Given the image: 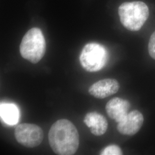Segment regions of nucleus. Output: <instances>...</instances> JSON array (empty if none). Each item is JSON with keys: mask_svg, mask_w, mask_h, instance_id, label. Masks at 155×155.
<instances>
[{"mask_svg": "<svg viewBox=\"0 0 155 155\" xmlns=\"http://www.w3.org/2000/svg\"><path fill=\"white\" fill-rule=\"evenodd\" d=\"M50 147L56 154L74 155L79 148V135L72 122L66 119L56 121L48 133Z\"/></svg>", "mask_w": 155, "mask_h": 155, "instance_id": "f257e3e1", "label": "nucleus"}, {"mask_svg": "<svg viewBox=\"0 0 155 155\" xmlns=\"http://www.w3.org/2000/svg\"><path fill=\"white\" fill-rule=\"evenodd\" d=\"M118 15L122 25L130 31H138L147 20L150 11L142 1L122 3L118 8Z\"/></svg>", "mask_w": 155, "mask_h": 155, "instance_id": "f03ea898", "label": "nucleus"}, {"mask_svg": "<svg viewBox=\"0 0 155 155\" xmlns=\"http://www.w3.org/2000/svg\"><path fill=\"white\" fill-rule=\"evenodd\" d=\"M46 43L40 29L31 28L22 38L20 52L22 58L33 64H36L45 56Z\"/></svg>", "mask_w": 155, "mask_h": 155, "instance_id": "7ed1b4c3", "label": "nucleus"}, {"mask_svg": "<svg viewBox=\"0 0 155 155\" xmlns=\"http://www.w3.org/2000/svg\"><path fill=\"white\" fill-rule=\"evenodd\" d=\"M108 54L102 45L91 43L83 47L79 59L83 68L88 72H97L105 66Z\"/></svg>", "mask_w": 155, "mask_h": 155, "instance_id": "20e7f679", "label": "nucleus"}, {"mask_svg": "<svg viewBox=\"0 0 155 155\" xmlns=\"http://www.w3.org/2000/svg\"><path fill=\"white\" fill-rule=\"evenodd\" d=\"M15 136L19 144L30 148L39 146L44 138V133L41 127L36 124L28 123L17 125Z\"/></svg>", "mask_w": 155, "mask_h": 155, "instance_id": "39448f33", "label": "nucleus"}, {"mask_svg": "<svg viewBox=\"0 0 155 155\" xmlns=\"http://www.w3.org/2000/svg\"><path fill=\"white\" fill-rule=\"evenodd\" d=\"M144 122V117L138 110H133L127 115L117 125L118 131L124 135L133 136L141 129Z\"/></svg>", "mask_w": 155, "mask_h": 155, "instance_id": "423d86ee", "label": "nucleus"}, {"mask_svg": "<svg viewBox=\"0 0 155 155\" xmlns=\"http://www.w3.org/2000/svg\"><path fill=\"white\" fill-rule=\"evenodd\" d=\"M120 89V84L115 79H104L92 84L89 93L97 98L103 99L116 94Z\"/></svg>", "mask_w": 155, "mask_h": 155, "instance_id": "0eeeda50", "label": "nucleus"}, {"mask_svg": "<svg viewBox=\"0 0 155 155\" xmlns=\"http://www.w3.org/2000/svg\"><path fill=\"white\" fill-rule=\"evenodd\" d=\"M130 104L127 100L116 97L106 104L105 109L107 115L116 122H121L128 113Z\"/></svg>", "mask_w": 155, "mask_h": 155, "instance_id": "6e6552de", "label": "nucleus"}, {"mask_svg": "<svg viewBox=\"0 0 155 155\" xmlns=\"http://www.w3.org/2000/svg\"><path fill=\"white\" fill-rule=\"evenodd\" d=\"M84 122L90 128L91 133L95 136H102L107 130L108 123L106 118L97 112L87 113L84 117Z\"/></svg>", "mask_w": 155, "mask_h": 155, "instance_id": "1a4fd4ad", "label": "nucleus"}, {"mask_svg": "<svg viewBox=\"0 0 155 155\" xmlns=\"http://www.w3.org/2000/svg\"><path fill=\"white\" fill-rule=\"evenodd\" d=\"M1 117L8 125H15L18 122L19 112L16 106L11 104H1Z\"/></svg>", "mask_w": 155, "mask_h": 155, "instance_id": "9d476101", "label": "nucleus"}, {"mask_svg": "<svg viewBox=\"0 0 155 155\" xmlns=\"http://www.w3.org/2000/svg\"><path fill=\"white\" fill-rule=\"evenodd\" d=\"M101 155H121L122 150L117 145H110L101 151Z\"/></svg>", "mask_w": 155, "mask_h": 155, "instance_id": "9b49d317", "label": "nucleus"}, {"mask_svg": "<svg viewBox=\"0 0 155 155\" xmlns=\"http://www.w3.org/2000/svg\"><path fill=\"white\" fill-rule=\"evenodd\" d=\"M148 52L151 58L155 60V31L150 38L148 44Z\"/></svg>", "mask_w": 155, "mask_h": 155, "instance_id": "f8f14e48", "label": "nucleus"}]
</instances>
